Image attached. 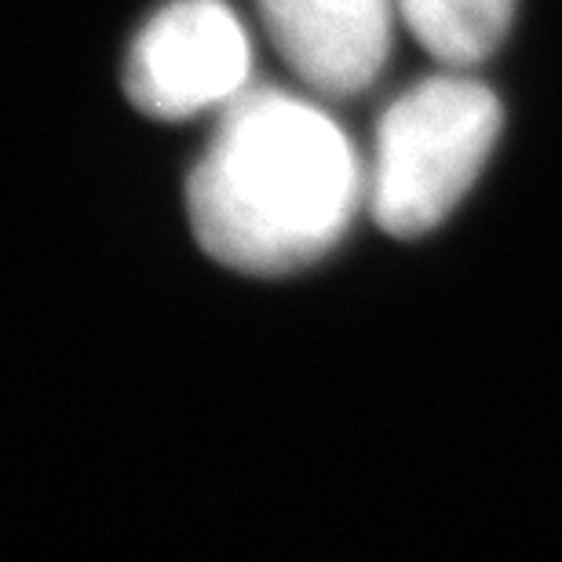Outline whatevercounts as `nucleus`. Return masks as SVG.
I'll list each match as a JSON object with an SVG mask.
<instances>
[{
    "label": "nucleus",
    "instance_id": "nucleus-3",
    "mask_svg": "<svg viewBox=\"0 0 562 562\" xmlns=\"http://www.w3.org/2000/svg\"><path fill=\"white\" fill-rule=\"evenodd\" d=\"M249 59V37L223 0H172L132 44L125 88L143 114L179 121L245 92Z\"/></svg>",
    "mask_w": 562,
    "mask_h": 562
},
{
    "label": "nucleus",
    "instance_id": "nucleus-2",
    "mask_svg": "<svg viewBox=\"0 0 562 562\" xmlns=\"http://www.w3.org/2000/svg\"><path fill=\"white\" fill-rule=\"evenodd\" d=\"M501 136V103L475 77H427L384 110L366 183L376 227L420 238L482 172Z\"/></svg>",
    "mask_w": 562,
    "mask_h": 562
},
{
    "label": "nucleus",
    "instance_id": "nucleus-1",
    "mask_svg": "<svg viewBox=\"0 0 562 562\" xmlns=\"http://www.w3.org/2000/svg\"><path fill=\"white\" fill-rule=\"evenodd\" d=\"M362 194V165L340 125L274 88L223 103L187 183L198 245L245 274H289L322 260Z\"/></svg>",
    "mask_w": 562,
    "mask_h": 562
},
{
    "label": "nucleus",
    "instance_id": "nucleus-5",
    "mask_svg": "<svg viewBox=\"0 0 562 562\" xmlns=\"http://www.w3.org/2000/svg\"><path fill=\"white\" fill-rule=\"evenodd\" d=\"M402 22L446 66L490 59L512 26L515 0H395Z\"/></svg>",
    "mask_w": 562,
    "mask_h": 562
},
{
    "label": "nucleus",
    "instance_id": "nucleus-4",
    "mask_svg": "<svg viewBox=\"0 0 562 562\" xmlns=\"http://www.w3.org/2000/svg\"><path fill=\"white\" fill-rule=\"evenodd\" d=\"M395 0H260V19L303 85L347 99L376 81L391 52Z\"/></svg>",
    "mask_w": 562,
    "mask_h": 562
}]
</instances>
